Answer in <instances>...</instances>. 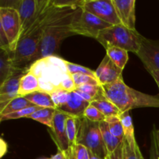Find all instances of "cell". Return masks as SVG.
Here are the masks:
<instances>
[{
    "label": "cell",
    "instance_id": "1",
    "mask_svg": "<svg viewBox=\"0 0 159 159\" xmlns=\"http://www.w3.org/2000/svg\"><path fill=\"white\" fill-rule=\"evenodd\" d=\"M65 9L66 8L56 7L53 5L52 0H50L37 21L20 38L12 57V61L16 68H26L29 64L30 65L35 61L45 28L51 20Z\"/></svg>",
    "mask_w": 159,
    "mask_h": 159
},
{
    "label": "cell",
    "instance_id": "2",
    "mask_svg": "<svg viewBox=\"0 0 159 159\" xmlns=\"http://www.w3.org/2000/svg\"><path fill=\"white\" fill-rule=\"evenodd\" d=\"M81 8H66L61 13L51 20L46 26L35 61L49 56L57 55L61 43L65 38L76 35L71 23Z\"/></svg>",
    "mask_w": 159,
    "mask_h": 159
},
{
    "label": "cell",
    "instance_id": "3",
    "mask_svg": "<svg viewBox=\"0 0 159 159\" xmlns=\"http://www.w3.org/2000/svg\"><path fill=\"white\" fill-rule=\"evenodd\" d=\"M106 98L124 113L144 107L159 108V96L141 93L126 85L120 79L114 83L102 85Z\"/></svg>",
    "mask_w": 159,
    "mask_h": 159
},
{
    "label": "cell",
    "instance_id": "4",
    "mask_svg": "<svg viewBox=\"0 0 159 159\" xmlns=\"http://www.w3.org/2000/svg\"><path fill=\"white\" fill-rule=\"evenodd\" d=\"M28 68L29 71L38 79L40 91L50 94L61 89V84L64 79L71 75L68 72L66 61L57 55L38 59Z\"/></svg>",
    "mask_w": 159,
    "mask_h": 159
},
{
    "label": "cell",
    "instance_id": "5",
    "mask_svg": "<svg viewBox=\"0 0 159 159\" xmlns=\"http://www.w3.org/2000/svg\"><path fill=\"white\" fill-rule=\"evenodd\" d=\"M141 37L142 35L137 30H131L120 24L102 30L96 40L105 49L108 47H117L137 54L141 46Z\"/></svg>",
    "mask_w": 159,
    "mask_h": 159
},
{
    "label": "cell",
    "instance_id": "6",
    "mask_svg": "<svg viewBox=\"0 0 159 159\" xmlns=\"http://www.w3.org/2000/svg\"><path fill=\"white\" fill-rule=\"evenodd\" d=\"M76 142L102 158L106 159L109 154L102 138L99 123L93 122L84 116L79 120Z\"/></svg>",
    "mask_w": 159,
    "mask_h": 159
},
{
    "label": "cell",
    "instance_id": "7",
    "mask_svg": "<svg viewBox=\"0 0 159 159\" xmlns=\"http://www.w3.org/2000/svg\"><path fill=\"white\" fill-rule=\"evenodd\" d=\"M49 2L50 0L7 1L6 2V5L3 6L12 7L19 12L22 23V37L37 21Z\"/></svg>",
    "mask_w": 159,
    "mask_h": 159
},
{
    "label": "cell",
    "instance_id": "8",
    "mask_svg": "<svg viewBox=\"0 0 159 159\" xmlns=\"http://www.w3.org/2000/svg\"><path fill=\"white\" fill-rule=\"evenodd\" d=\"M110 23L103 21L93 14L83 10H78L71 23V27L76 35H82L96 39L102 30L111 26Z\"/></svg>",
    "mask_w": 159,
    "mask_h": 159
},
{
    "label": "cell",
    "instance_id": "9",
    "mask_svg": "<svg viewBox=\"0 0 159 159\" xmlns=\"http://www.w3.org/2000/svg\"><path fill=\"white\" fill-rule=\"evenodd\" d=\"M0 27L7 37L13 57L22 34L21 19L18 11L12 7L0 6Z\"/></svg>",
    "mask_w": 159,
    "mask_h": 159
},
{
    "label": "cell",
    "instance_id": "10",
    "mask_svg": "<svg viewBox=\"0 0 159 159\" xmlns=\"http://www.w3.org/2000/svg\"><path fill=\"white\" fill-rule=\"evenodd\" d=\"M82 9L112 26L121 24L112 0H85Z\"/></svg>",
    "mask_w": 159,
    "mask_h": 159
},
{
    "label": "cell",
    "instance_id": "11",
    "mask_svg": "<svg viewBox=\"0 0 159 159\" xmlns=\"http://www.w3.org/2000/svg\"><path fill=\"white\" fill-rule=\"evenodd\" d=\"M147 71H159V40L141 37V46L137 53Z\"/></svg>",
    "mask_w": 159,
    "mask_h": 159
},
{
    "label": "cell",
    "instance_id": "12",
    "mask_svg": "<svg viewBox=\"0 0 159 159\" xmlns=\"http://www.w3.org/2000/svg\"><path fill=\"white\" fill-rule=\"evenodd\" d=\"M68 115L59 110H56L53 123V127L49 130V134L57 147V150L67 152L69 148L66 134V120Z\"/></svg>",
    "mask_w": 159,
    "mask_h": 159
},
{
    "label": "cell",
    "instance_id": "13",
    "mask_svg": "<svg viewBox=\"0 0 159 159\" xmlns=\"http://www.w3.org/2000/svg\"><path fill=\"white\" fill-rule=\"evenodd\" d=\"M95 72L101 85L114 83L123 78V70L116 66L107 55L103 57Z\"/></svg>",
    "mask_w": 159,
    "mask_h": 159
},
{
    "label": "cell",
    "instance_id": "14",
    "mask_svg": "<svg viewBox=\"0 0 159 159\" xmlns=\"http://www.w3.org/2000/svg\"><path fill=\"white\" fill-rule=\"evenodd\" d=\"M121 24L125 27L136 30V15H135V0H112Z\"/></svg>",
    "mask_w": 159,
    "mask_h": 159
},
{
    "label": "cell",
    "instance_id": "15",
    "mask_svg": "<svg viewBox=\"0 0 159 159\" xmlns=\"http://www.w3.org/2000/svg\"><path fill=\"white\" fill-rule=\"evenodd\" d=\"M89 105L90 102L81 97L75 91H73L71 92L70 99L68 102L57 110H61L69 116L82 118L83 117L85 109Z\"/></svg>",
    "mask_w": 159,
    "mask_h": 159
},
{
    "label": "cell",
    "instance_id": "16",
    "mask_svg": "<svg viewBox=\"0 0 159 159\" xmlns=\"http://www.w3.org/2000/svg\"><path fill=\"white\" fill-rule=\"evenodd\" d=\"M23 69L16 68L13 65L12 55L7 51L0 49V85Z\"/></svg>",
    "mask_w": 159,
    "mask_h": 159
},
{
    "label": "cell",
    "instance_id": "17",
    "mask_svg": "<svg viewBox=\"0 0 159 159\" xmlns=\"http://www.w3.org/2000/svg\"><path fill=\"white\" fill-rule=\"evenodd\" d=\"M34 106V104L30 102L24 96H18L9 102H0V116L10 114L20 111L23 109Z\"/></svg>",
    "mask_w": 159,
    "mask_h": 159
},
{
    "label": "cell",
    "instance_id": "18",
    "mask_svg": "<svg viewBox=\"0 0 159 159\" xmlns=\"http://www.w3.org/2000/svg\"><path fill=\"white\" fill-rule=\"evenodd\" d=\"M75 92L87 102H90L99 99H106L102 85H83L77 87Z\"/></svg>",
    "mask_w": 159,
    "mask_h": 159
},
{
    "label": "cell",
    "instance_id": "19",
    "mask_svg": "<svg viewBox=\"0 0 159 159\" xmlns=\"http://www.w3.org/2000/svg\"><path fill=\"white\" fill-rule=\"evenodd\" d=\"M29 71V68H23L22 71L12 76L0 85V95L3 94H19L20 82L22 78Z\"/></svg>",
    "mask_w": 159,
    "mask_h": 159
},
{
    "label": "cell",
    "instance_id": "20",
    "mask_svg": "<svg viewBox=\"0 0 159 159\" xmlns=\"http://www.w3.org/2000/svg\"><path fill=\"white\" fill-rule=\"evenodd\" d=\"M37 91H40L38 79L32 72L28 71L21 79L19 95L20 96H26Z\"/></svg>",
    "mask_w": 159,
    "mask_h": 159
},
{
    "label": "cell",
    "instance_id": "21",
    "mask_svg": "<svg viewBox=\"0 0 159 159\" xmlns=\"http://www.w3.org/2000/svg\"><path fill=\"white\" fill-rule=\"evenodd\" d=\"M26 99L34 104L35 106L41 108H54L56 109V106L53 101L51 95L50 93L43 91H37L31 94L24 96Z\"/></svg>",
    "mask_w": 159,
    "mask_h": 159
},
{
    "label": "cell",
    "instance_id": "22",
    "mask_svg": "<svg viewBox=\"0 0 159 159\" xmlns=\"http://www.w3.org/2000/svg\"><path fill=\"white\" fill-rule=\"evenodd\" d=\"M99 127H100L101 133H102V138H103L107 151H108L109 153H111L113 151L116 150L123 142L120 141L119 139H117L116 137L113 136V134L110 130L108 123L106 120L99 122Z\"/></svg>",
    "mask_w": 159,
    "mask_h": 159
},
{
    "label": "cell",
    "instance_id": "23",
    "mask_svg": "<svg viewBox=\"0 0 159 159\" xmlns=\"http://www.w3.org/2000/svg\"><path fill=\"white\" fill-rule=\"evenodd\" d=\"M107 55L117 67L124 69L128 61V51L117 47H108L106 48Z\"/></svg>",
    "mask_w": 159,
    "mask_h": 159
},
{
    "label": "cell",
    "instance_id": "24",
    "mask_svg": "<svg viewBox=\"0 0 159 159\" xmlns=\"http://www.w3.org/2000/svg\"><path fill=\"white\" fill-rule=\"evenodd\" d=\"M121 123L123 124L124 130V139L128 142L130 146H136L137 141L134 136V128L133 121L129 111L124 112L120 115Z\"/></svg>",
    "mask_w": 159,
    "mask_h": 159
},
{
    "label": "cell",
    "instance_id": "25",
    "mask_svg": "<svg viewBox=\"0 0 159 159\" xmlns=\"http://www.w3.org/2000/svg\"><path fill=\"white\" fill-rule=\"evenodd\" d=\"M56 110L54 108H41L36 111L30 116H29L30 119L34 120L39 123L48 126L50 129L53 127L54 115H55Z\"/></svg>",
    "mask_w": 159,
    "mask_h": 159
},
{
    "label": "cell",
    "instance_id": "26",
    "mask_svg": "<svg viewBox=\"0 0 159 159\" xmlns=\"http://www.w3.org/2000/svg\"><path fill=\"white\" fill-rule=\"evenodd\" d=\"M90 104L97 108L106 117L112 116H120L122 113L113 102H110L107 99L95 100Z\"/></svg>",
    "mask_w": 159,
    "mask_h": 159
},
{
    "label": "cell",
    "instance_id": "27",
    "mask_svg": "<svg viewBox=\"0 0 159 159\" xmlns=\"http://www.w3.org/2000/svg\"><path fill=\"white\" fill-rule=\"evenodd\" d=\"M80 118L68 115L66 120V134L68 138L69 148L72 147L77 144L78 130H79V124Z\"/></svg>",
    "mask_w": 159,
    "mask_h": 159
},
{
    "label": "cell",
    "instance_id": "28",
    "mask_svg": "<svg viewBox=\"0 0 159 159\" xmlns=\"http://www.w3.org/2000/svg\"><path fill=\"white\" fill-rule=\"evenodd\" d=\"M105 120L108 123L110 130L113 136L123 142L124 140V130L120 116H109L106 118Z\"/></svg>",
    "mask_w": 159,
    "mask_h": 159
},
{
    "label": "cell",
    "instance_id": "29",
    "mask_svg": "<svg viewBox=\"0 0 159 159\" xmlns=\"http://www.w3.org/2000/svg\"><path fill=\"white\" fill-rule=\"evenodd\" d=\"M66 154L67 159H89V152L85 146L76 144L70 147Z\"/></svg>",
    "mask_w": 159,
    "mask_h": 159
},
{
    "label": "cell",
    "instance_id": "30",
    "mask_svg": "<svg viewBox=\"0 0 159 159\" xmlns=\"http://www.w3.org/2000/svg\"><path fill=\"white\" fill-rule=\"evenodd\" d=\"M41 109V107H37V106H34V107H27V108L23 109V110H20V111L15 112V113H10V114L5 115V116H0V121L2 122L5 120H16L20 119V118H28L29 116L35 113L36 111Z\"/></svg>",
    "mask_w": 159,
    "mask_h": 159
},
{
    "label": "cell",
    "instance_id": "31",
    "mask_svg": "<svg viewBox=\"0 0 159 159\" xmlns=\"http://www.w3.org/2000/svg\"><path fill=\"white\" fill-rule=\"evenodd\" d=\"M51 95L56 106V109H59L61 107L65 105L70 99L71 92L65 91L61 89H59L51 93Z\"/></svg>",
    "mask_w": 159,
    "mask_h": 159
},
{
    "label": "cell",
    "instance_id": "32",
    "mask_svg": "<svg viewBox=\"0 0 159 159\" xmlns=\"http://www.w3.org/2000/svg\"><path fill=\"white\" fill-rule=\"evenodd\" d=\"M67 68H68V72L71 75L74 74H82V75H86L92 76L93 78L97 79L96 76V72L93 71V70L89 69V68L84 67L82 65H76V64L71 63V62L67 61H66Z\"/></svg>",
    "mask_w": 159,
    "mask_h": 159
},
{
    "label": "cell",
    "instance_id": "33",
    "mask_svg": "<svg viewBox=\"0 0 159 159\" xmlns=\"http://www.w3.org/2000/svg\"><path fill=\"white\" fill-rule=\"evenodd\" d=\"M83 116L89 120L98 123L104 121L107 118L97 108L93 107L91 104L85 109Z\"/></svg>",
    "mask_w": 159,
    "mask_h": 159
},
{
    "label": "cell",
    "instance_id": "34",
    "mask_svg": "<svg viewBox=\"0 0 159 159\" xmlns=\"http://www.w3.org/2000/svg\"><path fill=\"white\" fill-rule=\"evenodd\" d=\"M71 76H72L73 80H74L75 83L77 87L83 85H101L98 79H96V78L92 77V76L82 74H74L71 75Z\"/></svg>",
    "mask_w": 159,
    "mask_h": 159
},
{
    "label": "cell",
    "instance_id": "35",
    "mask_svg": "<svg viewBox=\"0 0 159 159\" xmlns=\"http://www.w3.org/2000/svg\"><path fill=\"white\" fill-rule=\"evenodd\" d=\"M85 0H52L54 6L59 8H82Z\"/></svg>",
    "mask_w": 159,
    "mask_h": 159
},
{
    "label": "cell",
    "instance_id": "36",
    "mask_svg": "<svg viewBox=\"0 0 159 159\" xmlns=\"http://www.w3.org/2000/svg\"><path fill=\"white\" fill-rule=\"evenodd\" d=\"M136 146L133 147L130 146L128 144L125 139L124 140V158L125 159H138V156H137V152H136Z\"/></svg>",
    "mask_w": 159,
    "mask_h": 159
},
{
    "label": "cell",
    "instance_id": "37",
    "mask_svg": "<svg viewBox=\"0 0 159 159\" xmlns=\"http://www.w3.org/2000/svg\"><path fill=\"white\" fill-rule=\"evenodd\" d=\"M76 88H77V86H76L74 80H73V78L72 76H71V75H68L66 79H64L63 82L61 84V89L65 90V91H75Z\"/></svg>",
    "mask_w": 159,
    "mask_h": 159
},
{
    "label": "cell",
    "instance_id": "38",
    "mask_svg": "<svg viewBox=\"0 0 159 159\" xmlns=\"http://www.w3.org/2000/svg\"><path fill=\"white\" fill-rule=\"evenodd\" d=\"M106 159H125L124 155V141L116 150L109 153Z\"/></svg>",
    "mask_w": 159,
    "mask_h": 159
},
{
    "label": "cell",
    "instance_id": "39",
    "mask_svg": "<svg viewBox=\"0 0 159 159\" xmlns=\"http://www.w3.org/2000/svg\"><path fill=\"white\" fill-rule=\"evenodd\" d=\"M152 146L157 149L159 152V129L154 130L152 132Z\"/></svg>",
    "mask_w": 159,
    "mask_h": 159
},
{
    "label": "cell",
    "instance_id": "40",
    "mask_svg": "<svg viewBox=\"0 0 159 159\" xmlns=\"http://www.w3.org/2000/svg\"><path fill=\"white\" fill-rule=\"evenodd\" d=\"M6 152H7V144L2 138H1L0 140V157L2 158Z\"/></svg>",
    "mask_w": 159,
    "mask_h": 159
},
{
    "label": "cell",
    "instance_id": "41",
    "mask_svg": "<svg viewBox=\"0 0 159 159\" xmlns=\"http://www.w3.org/2000/svg\"><path fill=\"white\" fill-rule=\"evenodd\" d=\"M49 159H67V156L66 154H65V152L58 151L56 155H53V156Z\"/></svg>",
    "mask_w": 159,
    "mask_h": 159
},
{
    "label": "cell",
    "instance_id": "42",
    "mask_svg": "<svg viewBox=\"0 0 159 159\" xmlns=\"http://www.w3.org/2000/svg\"><path fill=\"white\" fill-rule=\"evenodd\" d=\"M152 76L153 77V79H155V81L156 82L157 85H158L159 88V71H156V70H152V71H149Z\"/></svg>",
    "mask_w": 159,
    "mask_h": 159
},
{
    "label": "cell",
    "instance_id": "43",
    "mask_svg": "<svg viewBox=\"0 0 159 159\" xmlns=\"http://www.w3.org/2000/svg\"><path fill=\"white\" fill-rule=\"evenodd\" d=\"M151 159H159V152L153 146H152V157H151Z\"/></svg>",
    "mask_w": 159,
    "mask_h": 159
},
{
    "label": "cell",
    "instance_id": "44",
    "mask_svg": "<svg viewBox=\"0 0 159 159\" xmlns=\"http://www.w3.org/2000/svg\"><path fill=\"white\" fill-rule=\"evenodd\" d=\"M89 159H104V158H100V157L97 156V155H94V154L89 152Z\"/></svg>",
    "mask_w": 159,
    "mask_h": 159
},
{
    "label": "cell",
    "instance_id": "45",
    "mask_svg": "<svg viewBox=\"0 0 159 159\" xmlns=\"http://www.w3.org/2000/svg\"><path fill=\"white\" fill-rule=\"evenodd\" d=\"M40 159H49V158H40Z\"/></svg>",
    "mask_w": 159,
    "mask_h": 159
}]
</instances>
